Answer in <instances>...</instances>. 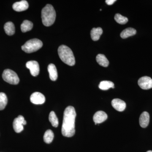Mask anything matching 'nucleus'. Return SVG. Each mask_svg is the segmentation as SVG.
Returning <instances> with one entry per match:
<instances>
[{"label":"nucleus","instance_id":"a878e982","mask_svg":"<svg viewBox=\"0 0 152 152\" xmlns=\"http://www.w3.org/2000/svg\"><path fill=\"white\" fill-rule=\"evenodd\" d=\"M147 152H152V151H147Z\"/></svg>","mask_w":152,"mask_h":152},{"label":"nucleus","instance_id":"b1692460","mask_svg":"<svg viewBox=\"0 0 152 152\" xmlns=\"http://www.w3.org/2000/svg\"><path fill=\"white\" fill-rule=\"evenodd\" d=\"M115 20L117 23L120 24L124 25L126 23L128 22V18L123 16L120 14H116L115 16Z\"/></svg>","mask_w":152,"mask_h":152},{"label":"nucleus","instance_id":"dca6fc26","mask_svg":"<svg viewBox=\"0 0 152 152\" xmlns=\"http://www.w3.org/2000/svg\"><path fill=\"white\" fill-rule=\"evenodd\" d=\"M97 62L102 66L107 67L109 65L108 60L107 59L105 56L103 54H99L96 57Z\"/></svg>","mask_w":152,"mask_h":152},{"label":"nucleus","instance_id":"ddd939ff","mask_svg":"<svg viewBox=\"0 0 152 152\" xmlns=\"http://www.w3.org/2000/svg\"><path fill=\"white\" fill-rule=\"evenodd\" d=\"M150 122V115L147 112L142 113L139 119L140 124L142 128H146Z\"/></svg>","mask_w":152,"mask_h":152},{"label":"nucleus","instance_id":"f257e3e1","mask_svg":"<svg viewBox=\"0 0 152 152\" xmlns=\"http://www.w3.org/2000/svg\"><path fill=\"white\" fill-rule=\"evenodd\" d=\"M76 113L72 106L66 108L64 112L61 132L63 136L67 137H73L75 132V121Z\"/></svg>","mask_w":152,"mask_h":152},{"label":"nucleus","instance_id":"6e6552de","mask_svg":"<svg viewBox=\"0 0 152 152\" xmlns=\"http://www.w3.org/2000/svg\"><path fill=\"white\" fill-rule=\"evenodd\" d=\"M26 66L30 70L31 75L33 76L36 77L39 73V66L36 61H28L26 64Z\"/></svg>","mask_w":152,"mask_h":152},{"label":"nucleus","instance_id":"4468645a","mask_svg":"<svg viewBox=\"0 0 152 152\" xmlns=\"http://www.w3.org/2000/svg\"><path fill=\"white\" fill-rule=\"evenodd\" d=\"M50 78L52 81L56 80L58 78V72L56 66L53 64H51L48 66Z\"/></svg>","mask_w":152,"mask_h":152},{"label":"nucleus","instance_id":"393cba45","mask_svg":"<svg viewBox=\"0 0 152 152\" xmlns=\"http://www.w3.org/2000/svg\"><path fill=\"white\" fill-rule=\"evenodd\" d=\"M116 0H106V4L108 5H112L116 1Z\"/></svg>","mask_w":152,"mask_h":152},{"label":"nucleus","instance_id":"4be33fe9","mask_svg":"<svg viewBox=\"0 0 152 152\" xmlns=\"http://www.w3.org/2000/svg\"><path fill=\"white\" fill-rule=\"evenodd\" d=\"M49 121L51 123L52 126L55 128L58 127V120L56 115L54 111H52L49 115Z\"/></svg>","mask_w":152,"mask_h":152},{"label":"nucleus","instance_id":"a211bd4d","mask_svg":"<svg viewBox=\"0 0 152 152\" xmlns=\"http://www.w3.org/2000/svg\"><path fill=\"white\" fill-rule=\"evenodd\" d=\"M4 29L6 34L9 36H12L15 33V25L12 22H8L4 26Z\"/></svg>","mask_w":152,"mask_h":152},{"label":"nucleus","instance_id":"39448f33","mask_svg":"<svg viewBox=\"0 0 152 152\" xmlns=\"http://www.w3.org/2000/svg\"><path fill=\"white\" fill-rule=\"evenodd\" d=\"M2 77L4 80L12 85H17L19 83L20 79L17 74L14 71L7 69L3 72Z\"/></svg>","mask_w":152,"mask_h":152},{"label":"nucleus","instance_id":"2eb2a0df","mask_svg":"<svg viewBox=\"0 0 152 152\" xmlns=\"http://www.w3.org/2000/svg\"><path fill=\"white\" fill-rule=\"evenodd\" d=\"M103 33L102 29L101 28H93L91 32V38L93 40H99Z\"/></svg>","mask_w":152,"mask_h":152},{"label":"nucleus","instance_id":"20e7f679","mask_svg":"<svg viewBox=\"0 0 152 152\" xmlns=\"http://www.w3.org/2000/svg\"><path fill=\"white\" fill-rule=\"evenodd\" d=\"M42 42L37 39H32L26 42L22 46L23 51L28 53H34L39 50L42 47Z\"/></svg>","mask_w":152,"mask_h":152},{"label":"nucleus","instance_id":"aec40b11","mask_svg":"<svg viewBox=\"0 0 152 152\" xmlns=\"http://www.w3.org/2000/svg\"><path fill=\"white\" fill-rule=\"evenodd\" d=\"M99 87L101 90L104 91L108 90L110 88H115L113 83L109 81H103L101 82L99 85Z\"/></svg>","mask_w":152,"mask_h":152},{"label":"nucleus","instance_id":"0eeeda50","mask_svg":"<svg viewBox=\"0 0 152 152\" xmlns=\"http://www.w3.org/2000/svg\"><path fill=\"white\" fill-rule=\"evenodd\" d=\"M138 84L142 89H150L152 88V79L148 76H144L139 79Z\"/></svg>","mask_w":152,"mask_h":152},{"label":"nucleus","instance_id":"9b49d317","mask_svg":"<svg viewBox=\"0 0 152 152\" xmlns=\"http://www.w3.org/2000/svg\"><path fill=\"white\" fill-rule=\"evenodd\" d=\"M29 7L28 4L26 1L23 0L17 2L13 5L12 7L14 10L17 12H22L27 10Z\"/></svg>","mask_w":152,"mask_h":152},{"label":"nucleus","instance_id":"9d476101","mask_svg":"<svg viewBox=\"0 0 152 152\" xmlns=\"http://www.w3.org/2000/svg\"><path fill=\"white\" fill-rule=\"evenodd\" d=\"M112 105L114 109L119 112H122L126 108V103L118 99H115L112 101Z\"/></svg>","mask_w":152,"mask_h":152},{"label":"nucleus","instance_id":"412c9836","mask_svg":"<svg viewBox=\"0 0 152 152\" xmlns=\"http://www.w3.org/2000/svg\"><path fill=\"white\" fill-rule=\"evenodd\" d=\"M54 133L51 130H48L45 133L44 136V140L47 144L51 143L54 139Z\"/></svg>","mask_w":152,"mask_h":152},{"label":"nucleus","instance_id":"7ed1b4c3","mask_svg":"<svg viewBox=\"0 0 152 152\" xmlns=\"http://www.w3.org/2000/svg\"><path fill=\"white\" fill-rule=\"evenodd\" d=\"M42 21L44 26H50L54 23L56 18V12L53 6L47 4L42 11Z\"/></svg>","mask_w":152,"mask_h":152},{"label":"nucleus","instance_id":"423d86ee","mask_svg":"<svg viewBox=\"0 0 152 152\" xmlns=\"http://www.w3.org/2000/svg\"><path fill=\"white\" fill-rule=\"evenodd\" d=\"M27 124V122L24 118L22 115H19L18 118L14 120L13 123V126L15 132L17 133L21 132L23 130L24 125Z\"/></svg>","mask_w":152,"mask_h":152},{"label":"nucleus","instance_id":"6ab92c4d","mask_svg":"<svg viewBox=\"0 0 152 152\" xmlns=\"http://www.w3.org/2000/svg\"><path fill=\"white\" fill-rule=\"evenodd\" d=\"M33 27V24L31 22L25 20L21 25V29L23 32L25 33L31 31Z\"/></svg>","mask_w":152,"mask_h":152},{"label":"nucleus","instance_id":"5701e85b","mask_svg":"<svg viewBox=\"0 0 152 152\" xmlns=\"http://www.w3.org/2000/svg\"><path fill=\"white\" fill-rule=\"evenodd\" d=\"M7 102V97L5 94L4 93H0V110H2L5 109Z\"/></svg>","mask_w":152,"mask_h":152},{"label":"nucleus","instance_id":"1a4fd4ad","mask_svg":"<svg viewBox=\"0 0 152 152\" xmlns=\"http://www.w3.org/2000/svg\"><path fill=\"white\" fill-rule=\"evenodd\" d=\"M30 101L35 104H42L45 102V97L42 93L35 92L31 95Z\"/></svg>","mask_w":152,"mask_h":152},{"label":"nucleus","instance_id":"f03ea898","mask_svg":"<svg viewBox=\"0 0 152 152\" xmlns=\"http://www.w3.org/2000/svg\"><path fill=\"white\" fill-rule=\"evenodd\" d=\"M58 54L63 62L70 66L75 64V60L73 52L69 47L62 45L58 49Z\"/></svg>","mask_w":152,"mask_h":152},{"label":"nucleus","instance_id":"f3484780","mask_svg":"<svg viewBox=\"0 0 152 152\" xmlns=\"http://www.w3.org/2000/svg\"><path fill=\"white\" fill-rule=\"evenodd\" d=\"M137 31L133 28H129L125 29L121 34V37L122 39H126L135 35Z\"/></svg>","mask_w":152,"mask_h":152},{"label":"nucleus","instance_id":"f8f14e48","mask_svg":"<svg viewBox=\"0 0 152 152\" xmlns=\"http://www.w3.org/2000/svg\"><path fill=\"white\" fill-rule=\"evenodd\" d=\"M107 118V115L105 112L99 111L94 115L93 120L95 124H99L104 122Z\"/></svg>","mask_w":152,"mask_h":152}]
</instances>
